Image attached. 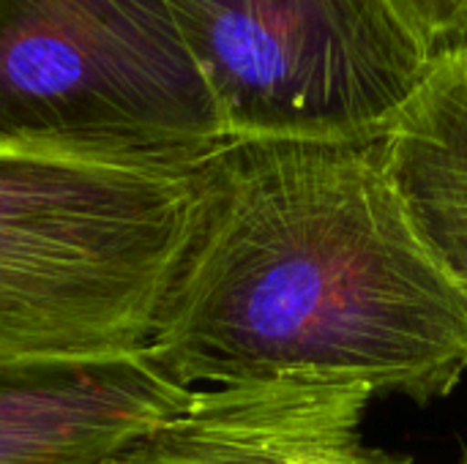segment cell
Here are the masks:
<instances>
[{
    "label": "cell",
    "mask_w": 467,
    "mask_h": 464,
    "mask_svg": "<svg viewBox=\"0 0 467 464\" xmlns=\"http://www.w3.org/2000/svg\"><path fill=\"white\" fill-rule=\"evenodd\" d=\"M192 388L148 353L85 366L0 375V464H104L178 410Z\"/></svg>",
    "instance_id": "cell-6"
},
{
    "label": "cell",
    "mask_w": 467,
    "mask_h": 464,
    "mask_svg": "<svg viewBox=\"0 0 467 464\" xmlns=\"http://www.w3.org/2000/svg\"><path fill=\"white\" fill-rule=\"evenodd\" d=\"M430 60L467 38V0H380Z\"/></svg>",
    "instance_id": "cell-8"
},
{
    "label": "cell",
    "mask_w": 467,
    "mask_h": 464,
    "mask_svg": "<svg viewBox=\"0 0 467 464\" xmlns=\"http://www.w3.org/2000/svg\"><path fill=\"white\" fill-rule=\"evenodd\" d=\"M372 399L296 375L200 386L104 464H416L367 443Z\"/></svg>",
    "instance_id": "cell-5"
},
{
    "label": "cell",
    "mask_w": 467,
    "mask_h": 464,
    "mask_svg": "<svg viewBox=\"0 0 467 464\" xmlns=\"http://www.w3.org/2000/svg\"><path fill=\"white\" fill-rule=\"evenodd\" d=\"M148 358L178 386L353 383L432 405L467 375V293L416 230L375 137H222Z\"/></svg>",
    "instance_id": "cell-1"
},
{
    "label": "cell",
    "mask_w": 467,
    "mask_h": 464,
    "mask_svg": "<svg viewBox=\"0 0 467 464\" xmlns=\"http://www.w3.org/2000/svg\"><path fill=\"white\" fill-rule=\"evenodd\" d=\"M194 161L0 142V375L148 350L194 227Z\"/></svg>",
    "instance_id": "cell-2"
},
{
    "label": "cell",
    "mask_w": 467,
    "mask_h": 464,
    "mask_svg": "<svg viewBox=\"0 0 467 464\" xmlns=\"http://www.w3.org/2000/svg\"><path fill=\"white\" fill-rule=\"evenodd\" d=\"M465 44H467V41H465Z\"/></svg>",
    "instance_id": "cell-11"
},
{
    "label": "cell",
    "mask_w": 467,
    "mask_h": 464,
    "mask_svg": "<svg viewBox=\"0 0 467 464\" xmlns=\"http://www.w3.org/2000/svg\"><path fill=\"white\" fill-rule=\"evenodd\" d=\"M457 464H467V449L460 454V459H457Z\"/></svg>",
    "instance_id": "cell-9"
},
{
    "label": "cell",
    "mask_w": 467,
    "mask_h": 464,
    "mask_svg": "<svg viewBox=\"0 0 467 464\" xmlns=\"http://www.w3.org/2000/svg\"><path fill=\"white\" fill-rule=\"evenodd\" d=\"M383 148L416 230L467 293V44L432 60Z\"/></svg>",
    "instance_id": "cell-7"
},
{
    "label": "cell",
    "mask_w": 467,
    "mask_h": 464,
    "mask_svg": "<svg viewBox=\"0 0 467 464\" xmlns=\"http://www.w3.org/2000/svg\"><path fill=\"white\" fill-rule=\"evenodd\" d=\"M222 137L164 0H0V142L194 161Z\"/></svg>",
    "instance_id": "cell-3"
},
{
    "label": "cell",
    "mask_w": 467,
    "mask_h": 464,
    "mask_svg": "<svg viewBox=\"0 0 467 464\" xmlns=\"http://www.w3.org/2000/svg\"><path fill=\"white\" fill-rule=\"evenodd\" d=\"M224 137H375L432 60L380 0H164Z\"/></svg>",
    "instance_id": "cell-4"
},
{
    "label": "cell",
    "mask_w": 467,
    "mask_h": 464,
    "mask_svg": "<svg viewBox=\"0 0 467 464\" xmlns=\"http://www.w3.org/2000/svg\"><path fill=\"white\" fill-rule=\"evenodd\" d=\"M465 41H467V38H465ZM465 41H462V44H465Z\"/></svg>",
    "instance_id": "cell-10"
}]
</instances>
